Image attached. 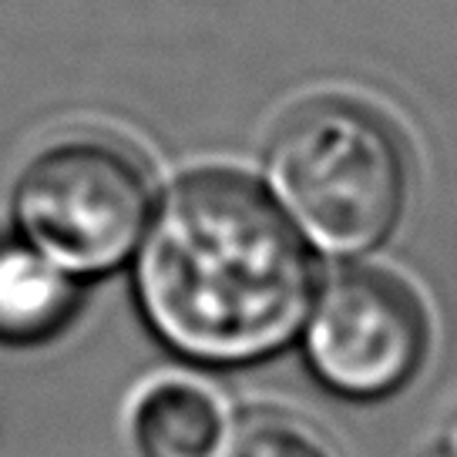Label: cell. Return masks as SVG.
Returning a JSON list of instances; mask_svg holds the SVG:
<instances>
[{
	"instance_id": "6da1fadb",
	"label": "cell",
	"mask_w": 457,
	"mask_h": 457,
	"mask_svg": "<svg viewBox=\"0 0 457 457\" xmlns=\"http://www.w3.org/2000/svg\"><path fill=\"white\" fill-rule=\"evenodd\" d=\"M316 289L310 243L239 171L179 179L135 253V296L148 329L202 367L276 357L300 337Z\"/></svg>"
},
{
	"instance_id": "5b68a950",
	"label": "cell",
	"mask_w": 457,
	"mask_h": 457,
	"mask_svg": "<svg viewBox=\"0 0 457 457\" xmlns=\"http://www.w3.org/2000/svg\"><path fill=\"white\" fill-rule=\"evenodd\" d=\"M81 310V279L54 266L21 236L0 239V343L54 340Z\"/></svg>"
},
{
	"instance_id": "3957f363",
	"label": "cell",
	"mask_w": 457,
	"mask_h": 457,
	"mask_svg": "<svg viewBox=\"0 0 457 457\" xmlns=\"http://www.w3.org/2000/svg\"><path fill=\"white\" fill-rule=\"evenodd\" d=\"M152 212L142 162L101 138L44 148L14 188L17 236L81 283L131 262Z\"/></svg>"
},
{
	"instance_id": "ba28073f",
	"label": "cell",
	"mask_w": 457,
	"mask_h": 457,
	"mask_svg": "<svg viewBox=\"0 0 457 457\" xmlns=\"http://www.w3.org/2000/svg\"><path fill=\"white\" fill-rule=\"evenodd\" d=\"M437 447H441L447 457H457V414L451 417V424H447L444 434L437 437Z\"/></svg>"
},
{
	"instance_id": "7a4b0ae2",
	"label": "cell",
	"mask_w": 457,
	"mask_h": 457,
	"mask_svg": "<svg viewBox=\"0 0 457 457\" xmlns=\"http://www.w3.org/2000/svg\"><path fill=\"white\" fill-rule=\"evenodd\" d=\"M266 192L313 253L360 259L397 232L411 158L384 114L346 98L313 101L272 135Z\"/></svg>"
},
{
	"instance_id": "8992f818",
	"label": "cell",
	"mask_w": 457,
	"mask_h": 457,
	"mask_svg": "<svg viewBox=\"0 0 457 457\" xmlns=\"http://www.w3.org/2000/svg\"><path fill=\"white\" fill-rule=\"evenodd\" d=\"M131 430L145 457H215L228 437L222 400L188 377L145 386L131 407Z\"/></svg>"
},
{
	"instance_id": "52a82bcc",
	"label": "cell",
	"mask_w": 457,
	"mask_h": 457,
	"mask_svg": "<svg viewBox=\"0 0 457 457\" xmlns=\"http://www.w3.org/2000/svg\"><path fill=\"white\" fill-rule=\"evenodd\" d=\"M215 457H333L327 441L286 417H256L232 430Z\"/></svg>"
},
{
	"instance_id": "9c48e42d",
	"label": "cell",
	"mask_w": 457,
	"mask_h": 457,
	"mask_svg": "<svg viewBox=\"0 0 457 457\" xmlns=\"http://www.w3.org/2000/svg\"><path fill=\"white\" fill-rule=\"evenodd\" d=\"M420 457H447V454H444L441 447H437V441H434V444H430V447H428V451H424V454H420Z\"/></svg>"
},
{
	"instance_id": "277c9868",
	"label": "cell",
	"mask_w": 457,
	"mask_h": 457,
	"mask_svg": "<svg viewBox=\"0 0 457 457\" xmlns=\"http://www.w3.org/2000/svg\"><path fill=\"white\" fill-rule=\"evenodd\" d=\"M313 377L343 400H386L414 380L430 320L414 286L384 270H346L316 289L300 329Z\"/></svg>"
}]
</instances>
